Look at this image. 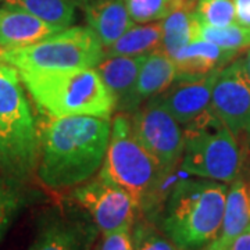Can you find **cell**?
<instances>
[{"mask_svg":"<svg viewBox=\"0 0 250 250\" xmlns=\"http://www.w3.org/2000/svg\"><path fill=\"white\" fill-rule=\"evenodd\" d=\"M18 72L36 106L47 117L89 116L111 120L116 111V99L96 68Z\"/></svg>","mask_w":250,"mask_h":250,"instance_id":"4","label":"cell"},{"mask_svg":"<svg viewBox=\"0 0 250 250\" xmlns=\"http://www.w3.org/2000/svg\"><path fill=\"white\" fill-rule=\"evenodd\" d=\"M163 38L161 21L131 27L113 45L104 49V57L111 56H143L160 47Z\"/></svg>","mask_w":250,"mask_h":250,"instance_id":"19","label":"cell"},{"mask_svg":"<svg viewBox=\"0 0 250 250\" xmlns=\"http://www.w3.org/2000/svg\"><path fill=\"white\" fill-rule=\"evenodd\" d=\"M243 62H245V67H246V70H248V74H249L250 77V49L246 52L245 54V57H243Z\"/></svg>","mask_w":250,"mask_h":250,"instance_id":"30","label":"cell"},{"mask_svg":"<svg viewBox=\"0 0 250 250\" xmlns=\"http://www.w3.org/2000/svg\"><path fill=\"white\" fill-rule=\"evenodd\" d=\"M111 134L108 118L49 117L39 135L36 175L49 189L75 188L102 168Z\"/></svg>","mask_w":250,"mask_h":250,"instance_id":"1","label":"cell"},{"mask_svg":"<svg viewBox=\"0 0 250 250\" xmlns=\"http://www.w3.org/2000/svg\"><path fill=\"white\" fill-rule=\"evenodd\" d=\"M236 11V24L250 28V0H233Z\"/></svg>","mask_w":250,"mask_h":250,"instance_id":"28","label":"cell"},{"mask_svg":"<svg viewBox=\"0 0 250 250\" xmlns=\"http://www.w3.org/2000/svg\"><path fill=\"white\" fill-rule=\"evenodd\" d=\"M221 70L197 78H177L154 100L181 125H187L210 108L215 80Z\"/></svg>","mask_w":250,"mask_h":250,"instance_id":"12","label":"cell"},{"mask_svg":"<svg viewBox=\"0 0 250 250\" xmlns=\"http://www.w3.org/2000/svg\"><path fill=\"white\" fill-rule=\"evenodd\" d=\"M241 52L224 49L221 46L196 39L182 47L172 59L177 65V78H197L225 65L239 57Z\"/></svg>","mask_w":250,"mask_h":250,"instance_id":"15","label":"cell"},{"mask_svg":"<svg viewBox=\"0 0 250 250\" xmlns=\"http://www.w3.org/2000/svg\"><path fill=\"white\" fill-rule=\"evenodd\" d=\"M99 177L124 189L139 213H149L160 205L171 174L136 139L128 114L118 113L111 121L107 152Z\"/></svg>","mask_w":250,"mask_h":250,"instance_id":"3","label":"cell"},{"mask_svg":"<svg viewBox=\"0 0 250 250\" xmlns=\"http://www.w3.org/2000/svg\"><path fill=\"white\" fill-rule=\"evenodd\" d=\"M175 80V62L164 52L156 49L154 52L147 54L139 71L134 89L117 111L125 114H134L146 102H149L150 99L167 89Z\"/></svg>","mask_w":250,"mask_h":250,"instance_id":"13","label":"cell"},{"mask_svg":"<svg viewBox=\"0 0 250 250\" xmlns=\"http://www.w3.org/2000/svg\"><path fill=\"white\" fill-rule=\"evenodd\" d=\"M39 134L16 67L0 62V172L20 184L38 168Z\"/></svg>","mask_w":250,"mask_h":250,"instance_id":"5","label":"cell"},{"mask_svg":"<svg viewBox=\"0 0 250 250\" xmlns=\"http://www.w3.org/2000/svg\"><path fill=\"white\" fill-rule=\"evenodd\" d=\"M146 57L147 54L111 56L104 57L98 64L96 71L116 99V111L131 95Z\"/></svg>","mask_w":250,"mask_h":250,"instance_id":"18","label":"cell"},{"mask_svg":"<svg viewBox=\"0 0 250 250\" xmlns=\"http://www.w3.org/2000/svg\"><path fill=\"white\" fill-rule=\"evenodd\" d=\"M62 29L52 27L24 10L3 4L0 7V50L36 43Z\"/></svg>","mask_w":250,"mask_h":250,"instance_id":"14","label":"cell"},{"mask_svg":"<svg viewBox=\"0 0 250 250\" xmlns=\"http://www.w3.org/2000/svg\"><path fill=\"white\" fill-rule=\"evenodd\" d=\"M193 10L192 7H182L161 20L163 38L159 50L171 59H174L182 47L196 41L197 18Z\"/></svg>","mask_w":250,"mask_h":250,"instance_id":"20","label":"cell"},{"mask_svg":"<svg viewBox=\"0 0 250 250\" xmlns=\"http://www.w3.org/2000/svg\"><path fill=\"white\" fill-rule=\"evenodd\" d=\"M71 195L102 233L132 228L139 213L132 197L124 189L99 175L74 188Z\"/></svg>","mask_w":250,"mask_h":250,"instance_id":"9","label":"cell"},{"mask_svg":"<svg viewBox=\"0 0 250 250\" xmlns=\"http://www.w3.org/2000/svg\"><path fill=\"white\" fill-rule=\"evenodd\" d=\"M184 126V154L181 170L199 178L232 184L245 167L241 136L224 124L208 108Z\"/></svg>","mask_w":250,"mask_h":250,"instance_id":"6","label":"cell"},{"mask_svg":"<svg viewBox=\"0 0 250 250\" xmlns=\"http://www.w3.org/2000/svg\"><path fill=\"white\" fill-rule=\"evenodd\" d=\"M250 227V182L238 178L228 188L223 225L218 238L206 249L229 250L233 241Z\"/></svg>","mask_w":250,"mask_h":250,"instance_id":"16","label":"cell"},{"mask_svg":"<svg viewBox=\"0 0 250 250\" xmlns=\"http://www.w3.org/2000/svg\"><path fill=\"white\" fill-rule=\"evenodd\" d=\"M196 39L211 42L224 49L242 52L245 49H250V28L242 27L239 24L215 28L202 24L197 20Z\"/></svg>","mask_w":250,"mask_h":250,"instance_id":"23","label":"cell"},{"mask_svg":"<svg viewBox=\"0 0 250 250\" xmlns=\"http://www.w3.org/2000/svg\"><path fill=\"white\" fill-rule=\"evenodd\" d=\"M229 250H250V227L233 241Z\"/></svg>","mask_w":250,"mask_h":250,"instance_id":"29","label":"cell"},{"mask_svg":"<svg viewBox=\"0 0 250 250\" xmlns=\"http://www.w3.org/2000/svg\"><path fill=\"white\" fill-rule=\"evenodd\" d=\"M131 123L136 139L172 174L184 154V126L154 99L135 111Z\"/></svg>","mask_w":250,"mask_h":250,"instance_id":"8","label":"cell"},{"mask_svg":"<svg viewBox=\"0 0 250 250\" xmlns=\"http://www.w3.org/2000/svg\"><path fill=\"white\" fill-rule=\"evenodd\" d=\"M3 4L24 10L62 31L71 27L75 20L72 0H3Z\"/></svg>","mask_w":250,"mask_h":250,"instance_id":"21","label":"cell"},{"mask_svg":"<svg viewBox=\"0 0 250 250\" xmlns=\"http://www.w3.org/2000/svg\"><path fill=\"white\" fill-rule=\"evenodd\" d=\"M210 107L233 134L250 135V77L243 57H236L220 71Z\"/></svg>","mask_w":250,"mask_h":250,"instance_id":"10","label":"cell"},{"mask_svg":"<svg viewBox=\"0 0 250 250\" xmlns=\"http://www.w3.org/2000/svg\"><path fill=\"white\" fill-rule=\"evenodd\" d=\"M98 227L82 208L56 210L46 215L28 250H92Z\"/></svg>","mask_w":250,"mask_h":250,"instance_id":"11","label":"cell"},{"mask_svg":"<svg viewBox=\"0 0 250 250\" xmlns=\"http://www.w3.org/2000/svg\"><path fill=\"white\" fill-rule=\"evenodd\" d=\"M228 187L211 179H181L168 190L160 229L181 250H199L214 242L223 225Z\"/></svg>","mask_w":250,"mask_h":250,"instance_id":"2","label":"cell"},{"mask_svg":"<svg viewBox=\"0 0 250 250\" xmlns=\"http://www.w3.org/2000/svg\"><path fill=\"white\" fill-rule=\"evenodd\" d=\"M205 250H208V249H205Z\"/></svg>","mask_w":250,"mask_h":250,"instance_id":"33","label":"cell"},{"mask_svg":"<svg viewBox=\"0 0 250 250\" xmlns=\"http://www.w3.org/2000/svg\"><path fill=\"white\" fill-rule=\"evenodd\" d=\"M134 250H181L160 228L147 221H138L132 225Z\"/></svg>","mask_w":250,"mask_h":250,"instance_id":"25","label":"cell"},{"mask_svg":"<svg viewBox=\"0 0 250 250\" xmlns=\"http://www.w3.org/2000/svg\"><path fill=\"white\" fill-rule=\"evenodd\" d=\"M192 1H196V3H197V0H192Z\"/></svg>","mask_w":250,"mask_h":250,"instance_id":"31","label":"cell"},{"mask_svg":"<svg viewBox=\"0 0 250 250\" xmlns=\"http://www.w3.org/2000/svg\"><path fill=\"white\" fill-rule=\"evenodd\" d=\"M104 47L89 27H70L32 45L0 50V62L25 71L96 68Z\"/></svg>","mask_w":250,"mask_h":250,"instance_id":"7","label":"cell"},{"mask_svg":"<svg viewBox=\"0 0 250 250\" xmlns=\"http://www.w3.org/2000/svg\"><path fill=\"white\" fill-rule=\"evenodd\" d=\"M131 229L132 228H123L113 232L103 233L99 250H134Z\"/></svg>","mask_w":250,"mask_h":250,"instance_id":"27","label":"cell"},{"mask_svg":"<svg viewBox=\"0 0 250 250\" xmlns=\"http://www.w3.org/2000/svg\"><path fill=\"white\" fill-rule=\"evenodd\" d=\"M20 206V195L16 184L0 172V241L9 229L10 223Z\"/></svg>","mask_w":250,"mask_h":250,"instance_id":"26","label":"cell"},{"mask_svg":"<svg viewBox=\"0 0 250 250\" xmlns=\"http://www.w3.org/2000/svg\"><path fill=\"white\" fill-rule=\"evenodd\" d=\"M195 16L206 25L215 28L236 24V11L233 0H197Z\"/></svg>","mask_w":250,"mask_h":250,"instance_id":"24","label":"cell"},{"mask_svg":"<svg viewBox=\"0 0 250 250\" xmlns=\"http://www.w3.org/2000/svg\"><path fill=\"white\" fill-rule=\"evenodd\" d=\"M0 1H3V0H0Z\"/></svg>","mask_w":250,"mask_h":250,"instance_id":"32","label":"cell"},{"mask_svg":"<svg viewBox=\"0 0 250 250\" xmlns=\"http://www.w3.org/2000/svg\"><path fill=\"white\" fill-rule=\"evenodd\" d=\"M126 10L134 22L147 24L161 21L172 11L182 7L195 9L196 1L192 0H124Z\"/></svg>","mask_w":250,"mask_h":250,"instance_id":"22","label":"cell"},{"mask_svg":"<svg viewBox=\"0 0 250 250\" xmlns=\"http://www.w3.org/2000/svg\"><path fill=\"white\" fill-rule=\"evenodd\" d=\"M85 18L88 27L96 34L104 49L135 25L124 0L92 1L85 6Z\"/></svg>","mask_w":250,"mask_h":250,"instance_id":"17","label":"cell"}]
</instances>
